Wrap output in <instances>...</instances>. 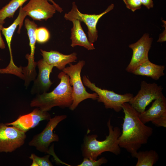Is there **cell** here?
Returning a JSON list of instances; mask_svg holds the SVG:
<instances>
[{"label":"cell","instance_id":"obj_1","mask_svg":"<svg viewBox=\"0 0 166 166\" xmlns=\"http://www.w3.org/2000/svg\"><path fill=\"white\" fill-rule=\"evenodd\" d=\"M122 109L124 116L122 132L118 138L119 144L133 157L142 145L147 143L153 134V129L141 121L140 113L128 102L122 104Z\"/></svg>","mask_w":166,"mask_h":166},{"label":"cell","instance_id":"obj_2","mask_svg":"<svg viewBox=\"0 0 166 166\" xmlns=\"http://www.w3.org/2000/svg\"><path fill=\"white\" fill-rule=\"evenodd\" d=\"M58 77L60 81L57 86L49 93L36 95L31 101V107L46 112L55 106L69 108L73 102L72 88L69 83V77L62 71Z\"/></svg>","mask_w":166,"mask_h":166},{"label":"cell","instance_id":"obj_3","mask_svg":"<svg viewBox=\"0 0 166 166\" xmlns=\"http://www.w3.org/2000/svg\"><path fill=\"white\" fill-rule=\"evenodd\" d=\"M107 125L109 134L103 140H97L98 136L96 134L85 136L81 148L84 157L97 160L99 156L105 152H112L116 155L121 153L118 141V138L121 133L120 129L117 126L113 127L110 119L107 122Z\"/></svg>","mask_w":166,"mask_h":166},{"label":"cell","instance_id":"obj_4","mask_svg":"<svg viewBox=\"0 0 166 166\" xmlns=\"http://www.w3.org/2000/svg\"><path fill=\"white\" fill-rule=\"evenodd\" d=\"M85 64L84 60L79 61L75 65L69 63V66L65 67L62 71L69 76V81L72 88L73 102L69 108L73 111L82 101L87 99L97 100L98 96L96 93L88 92L84 86L81 77L82 69Z\"/></svg>","mask_w":166,"mask_h":166},{"label":"cell","instance_id":"obj_5","mask_svg":"<svg viewBox=\"0 0 166 166\" xmlns=\"http://www.w3.org/2000/svg\"><path fill=\"white\" fill-rule=\"evenodd\" d=\"M82 81L85 86L97 94L98 102L103 103L106 109H113L117 112L121 111L122 104L128 102L133 96L132 94L130 93L120 94L112 91L100 88L95 83L91 82L85 75L82 77Z\"/></svg>","mask_w":166,"mask_h":166},{"label":"cell","instance_id":"obj_6","mask_svg":"<svg viewBox=\"0 0 166 166\" xmlns=\"http://www.w3.org/2000/svg\"><path fill=\"white\" fill-rule=\"evenodd\" d=\"M66 117V115H56L51 118L43 131L34 136L29 142L28 145L35 147L41 152L49 154L50 144L59 140L58 135L53 132V130L60 122Z\"/></svg>","mask_w":166,"mask_h":166},{"label":"cell","instance_id":"obj_7","mask_svg":"<svg viewBox=\"0 0 166 166\" xmlns=\"http://www.w3.org/2000/svg\"><path fill=\"white\" fill-rule=\"evenodd\" d=\"M114 7V5L111 4L105 11L98 14H84L79 11L75 3L73 2L71 10L65 13L64 17L66 20L70 21L73 19H77L84 22L87 27L88 40L93 43L97 41L98 37L97 25L99 20L105 14L112 10Z\"/></svg>","mask_w":166,"mask_h":166},{"label":"cell","instance_id":"obj_8","mask_svg":"<svg viewBox=\"0 0 166 166\" xmlns=\"http://www.w3.org/2000/svg\"><path fill=\"white\" fill-rule=\"evenodd\" d=\"M163 88L156 83H148L143 81L137 94L129 100L128 103L140 113L143 112L146 107L153 100L158 98L162 93Z\"/></svg>","mask_w":166,"mask_h":166},{"label":"cell","instance_id":"obj_9","mask_svg":"<svg viewBox=\"0 0 166 166\" xmlns=\"http://www.w3.org/2000/svg\"><path fill=\"white\" fill-rule=\"evenodd\" d=\"M26 133L14 126L0 123V152H12L24 144Z\"/></svg>","mask_w":166,"mask_h":166},{"label":"cell","instance_id":"obj_10","mask_svg":"<svg viewBox=\"0 0 166 166\" xmlns=\"http://www.w3.org/2000/svg\"><path fill=\"white\" fill-rule=\"evenodd\" d=\"M27 15L26 12L22 9V6L20 7L18 15L13 23L9 27L7 28L3 27L1 31L7 42L10 56L9 64L6 68L1 69L2 72L3 74H12L18 76L22 73L21 66L18 67L14 62L11 45L12 37L15 29L18 25V33H20L23 21Z\"/></svg>","mask_w":166,"mask_h":166},{"label":"cell","instance_id":"obj_11","mask_svg":"<svg viewBox=\"0 0 166 166\" xmlns=\"http://www.w3.org/2000/svg\"><path fill=\"white\" fill-rule=\"evenodd\" d=\"M153 39L149 34L145 33L136 42L129 45L132 50L130 61L126 68L128 72L132 73L140 64L148 60V53L151 46Z\"/></svg>","mask_w":166,"mask_h":166},{"label":"cell","instance_id":"obj_12","mask_svg":"<svg viewBox=\"0 0 166 166\" xmlns=\"http://www.w3.org/2000/svg\"><path fill=\"white\" fill-rule=\"evenodd\" d=\"M148 109L140 113L144 123L151 122L156 126L166 128V98L163 93L154 100Z\"/></svg>","mask_w":166,"mask_h":166},{"label":"cell","instance_id":"obj_13","mask_svg":"<svg viewBox=\"0 0 166 166\" xmlns=\"http://www.w3.org/2000/svg\"><path fill=\"white\" fill-rule=\"evenodd\" d=\"M51 118L50 114L48 112L43 111L38 108L34 109L31 112L20 115L14 121L6 124L11 125L26 133L38 125L44 120H49Z\"/></svg>","mask_w":166,"mask_h":166},{"label":"cell","instance_id":"obj_14","mask_svg":"<svg viewBox=\"0 0 166 166\" xmlns=\"http://www.w3.org/2000/svg\"><path fill=\"white\" fill-rule=\"evenodd\" d=\"M48 0H30L22 9L33 20H46L52 18L57 11L55 6Z\"/></svg>","mask_w":166,"mask_h":166},{"label":"cell","instance_id":"obj_15","mask_svg":"<svg viewBox=\"0 0 166 166\" xmlns=\"http://www.w3.org/2000/svg\"><path fill=\"white\" fill-rule=\"evenodd\" d=\"M38 73L34 81L31 93L32 94H42L47 93L53 84L49 79L50 74L54 67L47 63L43 59L37 62Z\"/></svg>","mask_w":166,"mask_h":166},{"label":"cell","instance_id":"obj_16","mask_svg":"<svg viewBox=\"0 0 166 166\" xmlns=\"http://www.w3.org/2000/svg\"><path fill=\"white\" fill-rule=\"evenodd\" d=\"M40 51L44 60L60 70H62L67 64L76 62L77 59L75 52L65 55L57 51H47L40 49Z\"/></svg>","mask_w":166,"mask_h":166},{"label":"cell","instance_id":"obj_17","mask_svg":"<svg viewBox=\"0 0 166 166\" xmlns=\"http://www.w3.org/2000/svg\"><path fill=\"white\" fill-rule=\"evenodd\" d=\"M73 26L71 29L70 45L72 47L77 46L83 47L88 50L95 49L93 43L90 42L85 33L81 25V22L78 20H71Z\"/></svg>","mask_w":166,"mask_h":166},{"label":"cell","instance_id":"obj_18","mask_svg":"<svg viewBox=\"0 0 166 166\" xmlns=\"http://www.w3.org/2000/svg\"><path fill=\"white\" fill-rule=\"evenodd\" d=\"M165 69L164 65L155 64L148 59L139 65L132 73L136 75L150 77L157 80L164 75V71Z\"/></svg>","mask_w":166,"mask_h":166},{"label":"cell","instance_id":"obj_19","mask_svg":"<svg viewBox=\"0 0 166 166\" xmlns=\"http://www.w3.org/2000/svg\"><path fill=\"white\" fill-rule=\"evenodd\" d=\"M24 24L27 30L30 48V54H27L26 56V57L28 61L27 66L29 68H33L35 67L37 65V62L34 61V54L36 41L35 31L38 28V26L34 22L31 21L28 18L25 20Z\"/></svg>","mask_w":166,"mask_h":166},{"label":"cell","instance_id":"obj_20","mask_svg":"<svg viewBox=\"0 0 166 166\" xmlns=\"http://www.w3.org/2000/svg\"><path fill=\"white\" fill-rule=\"evenodd\" d=\"M133 157L137 159L136 166H153L158 161L159 156L155 150L137 152Z\"/></svg>","mask_w":166,"mask_h":166},{"label":"cell","instance_id":"obj_21","mask_svg":"<svg viewBox=\"0 0 166 166\" xmlns=\"http://www.w3.org/2000/svg\"><path fill=\"white\" fill-rule=\"evenodd\" d=\"M27 0H11L0 10V24L3 25L7 18H13L15 12Z\"/></svg>","mask_w":166,"mask_h":166},{"label":"cell","instance_id":"obj_22","mask_svg":"<svg viewBox=\"0 0 166 166\" xmlns=\"http://www.w3.org/2000/svg\"><path fill=\"white\" fill-rule=\"evenodd\" d=\"M50 154L40 157L32 153L29 158L32 160L31 166H53V165L49 160Z\"/></svg>","mask_w":166,"mask_h":166},{"label":"cell","instance_id":"obj_23","mask_svg":"<svg viewBox=\"0 0 166 166\" xmlns=\"http://www.w3.org/2000/svg\"><path fill=\"white\" fill-rule=\"evenodd\" d=\"M35 34L36 41L40 44L47 42L50 37L49 31L44 27L37 28L35 30Z\"/></svg>","mask_w":166,"mask_h":166},{"label":"cell","instance_id":"obj_24","mask_svg":"<svg viewBox=\"0 0 166 166\" xmlns=\"http://www.w3.org/2000/svg\"><path fill=\"white\" fill-rule=\"evenodd\" d=\"M108 160L104 157L98 160H94L91 158L84 157L83 162L77 166H100L102 164L106 163Z\"/></svg>","mask_w":166,"mask_h":166},{"label":"cell","instance_id":"obj_25","mask_svg":"<svg viewBox=\"0 0 166 166\" xmlns=\"http://www.w3.org/2000/svg\"><path fill=\"white\" fill-rule=\"evenodd\" d=\"M126 7L134 12L141 8V3L140 0H123Z\"/></svg>","mask_w":166,"mask_h":166},{"label":"cell","instance_id":"obj_26","mask_svg":"<svg viewBox=\"0 0 166 166\" xmlns=\"http://www.w3.org/2000/svg\"><path fill=\"white\" fill-rule=\"evenodd\" d=\"M142 5L145 6L148 9L153 7V3L152 0H140Z\"/></svg>","mask_w":166,"mask_h":166},{"label":"cell","instance_id":"obj_27","mask_svg":"<svg viewBox=\"0 0 166 166\" xmlns=\"http://www.w3.org/2000/svg\"><path fill=\"white\" fill-rule=\"evenodd\" d=\"M166 27H165L163 32L160 34L159 39L157 41L158 42H162L166 41Z\"/></svg>","mask_w":166,"mask_h":166},{"label":"cell","instance_id":"obj_28","mask_svg":"<svg viewBox=\"0 0 166 166\" xmlns=\"http://www.w3.org/2000/svg\"><path fill=\"white\" fill-rule=\"evenodd\" d=\"M3 27V25L0 24V48L4 49L5 48V44L2 37L1 31Z\"/></svg>","mask_w":166,"mask_h":166},{"label":"cell","instance_id":"obj_29","mask_svg":"<svg viewBox=\"0 0 166 166\" xmlns=\"http://www.w3.org/2000/svg\"><path fill=\"white\" fill-rule=\"evenodd\" d=\"M49 1L51 2L52 4L55 7L56 10L58 12L61 13L63 11L62 8L58 4H56L53 0H48Z\"/></svg>","mask_w":166,"mask_h":166},{"label":"cell","instance_id":"obj_30","mask_svg":"<svg viewBox=\"0 0 166 166\" xmlns=\"http://www.w3.org/2000/svg\"><path fill=\"white\" fill-rule=\"evenodd\" d=\"M0 119H1V116L0 115Z\"/></svg>","mask_w":166,"mask_h":166}]
</instances>
